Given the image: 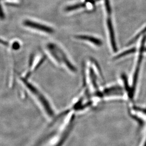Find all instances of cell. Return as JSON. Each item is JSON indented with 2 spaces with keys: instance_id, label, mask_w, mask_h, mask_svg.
<instances>
[{
  "instance_id": "7",
  "label": "cell",
  "mask_w": 146,
  "mask_h": 146,
  "mask_svg": "<svg viewBox=\"0 0 146 146\" xmlns=\"http://www.w3.org/2000/svg\"><path fill=\"white\" fill-rule=\"evenodd\" d=\"M86 4L84 3H79L77 4H73L68 6L65 8V11L67 12H70L74 11L75 10H78L79 9L85 7Z\"/></svg>"
},
{
  "instance_id": "6",
  "label": "cell",
  "mask_w": 146,
  "mask_h": 146,
  "mask_svg": "<svg viewBox=\"0 0 146 146\" xmlns=\"http://www.w3.org/2000/svg\"><path fill=\"white\" fill-rule=\"evenodd\" d=\"M75 38L80 40H85V41L90 42L98 46H100L102 45V42L100 39L93 37L92 36L80 35L75 36Z\"/></svg>"
},
{
  "instance_id": "5",
  "label": "cell",
  "mask_w": 146,
  "mask_h": 146,
  "mask_svg": "<svg viewBox=\"0 0 146 146\" xmlns=\"http://www.w3.org/2000/svg\"><path fill=\"white\" fill-rule=\"evenodd\" d=\"M107 25H108V29L109 31L111 44L112 46V49L114 52H116L117 51V46H116V43L113 27V24H112V21H111L110 18H108L107 19Z\"/></svg>"
},
{
  "instance_id": "10",
  "label": "cell",
  "mask_w": 146,
  "mask_h": 146,
  "mask_svg": "<svg viewBox=\"0 0 146 146\" xmlns=\"http://www.w3.org/2000/svg\"><path fill=\"white\" fill-rule=\"evenodd\" d=\"M1 1V0H0V20L3 21L5 18V15L4 13V11L3 10Z\"/></svg>"
},
{
  "instance_id": "3",
  "label": "cell",
  "mask_w": 146,
  "mask_h": 146,
  "mask_svg": "<svg viewBox=\"0 0 146 146\" xmlns=\"http://www.w3.org/2000/svg\"><path fill=\"white\" fill-rule=\"evenodd\" d=\"M146 40V36H144V37L142 38V40H141V42L138 61H137V65L136 66L134 72L133 77H132V83L131 84V87L134 88H135V86H136L137 80H138L139 73V70H140V67H141V64L142 58H143V54L144 50V46H145Z\"/></svg>"
},
{
  "instance_id": "9",
  "label": "cell",
  "mask_w": 146,
  "mask_h": 146,
  "mask_svg": "<svg viewBox=\"0 0 146 146\" xmlns=\"http://www.w3.org/2000/svg\"><path fill=\"white\" fill-rule=\"evenodd\" d=\"M146 32V27L144 28L143 29H142L141 31L136 36H135L133 38L131 39L130 41L127 44V45H131L133 43H134L139 38V37L141 36H142V35H143L144 33Z\"/></svg>"
},
{
  "instance_id": "14",
  "label": "cell",
  "mask_w": 146,
  "mask_h": 146,
  "mask_svg": "<svg viewBox=\"0 0 146 146\" xmlns=\"http://www.w3.org/2000/svg\"><path fill=\"white\" fill-rule=\"evenodd\" d=\"M141 146H146V139L145 141L144 142V143H143L141 144Z\"/></svg>"
},
{
  "instance_id": "12",
  "label": "cell",
  "mask_w": 146,
  "mask_h": 146,
  "mask_svg": "<svg viewBox=\"0 0 146 146\" xmlns=\"http://www.w3.org/2000/svg\"><path fill=\"white\" fill-rule=\"evenodd\" d=\"M19 44L18 42H14L13 44V48L14 50H18L19 48Z\"/></svg>"
},
{
  "instance_id": "11",
  "label": "cell",
  "mask_w": 146,
  "mask_h": 146,
  "mask_svg": "<svg viewBox=\"0 0 146 146\" xmlns=\"http://www.w3.org/2000/svg\"><path fill=\"white\" fill-rule=\"evenodd\" d=\"M105 5H106V11L108 14H110L111 11L110 5V2L109 0H105Z\"/></svg>"
},
{
  "instance_id": "2",
  "label": "cell",
  "mask_w": 146,
  "mask_h": 146,
  "mask_svg": "<svg viewBox=\"0 0 146 146\" xmlns=\"http://www.w3.org/2000/svg\"><path fill=\"white\" fill-rule=\"evenodd\" d=\"M46 47L51 57L57 65L64 67L70 73L76 72V67L61 48L55 44L52 43L47 44Z\"/></svg>"
},
{
  "instance_id": "1",
  "label": "cell",
  "mask_w": 146,
  "mask_h": 146,
  "mask_svg": "<svg viewBox=\"0 0 146 146\" xmlns=\"http://www.w3.org/2000/svg\"><path fill=\"white\" fill-rule=\"evenodd\" d=\"M19 82L44 118L49 121L56 120L57 114L55 107L44 91L37 84L31 80L29 78L19 76Z\"/></svg>"
},
{
  "instance_id": "4",
  "label": "cell",
  "mask_w": 146,
  "mask_h": 146,
  "mask_svg": "<svg viewBox=\"0 0 146 146\" xmlns=\"http://www.w3.org/2000/svg\"><path fill=\"white\" fill-rule=\"evenodd\" d=\"M23 24L27 27L47 34H52L54 32V29L50 27L47 26V25H44L43 24L40 23L29 19H26L24 21Z\"/></svg>"
},
{
  "instance_id": "13",
  "label": "cell",
  "mask_w": 146,
  "mask_h": 146,
  "mask_svg": "<svg viewBox=\"0 0 146 146\" xmlns=\"http://www.w3.org/2000/svg\"><path fill=\"white\" fill-rule=\"evenodd\" d=\"M0 44L4 46H8V43L4 40L0 38Z\"/></svg>"
},
{
  "instance_id": "8",
  "label": "cell",
  "mask_w": 146,
  "mask_h": 146,
  "mask_svg": "<svg viewBox=\"0 0 146 146\" xmlns=\"http://www.w3.org/2000/svg\"><path fill=\"white\" fill-rule=\"evenodd\" d=\"M136 51V49L135 48H132L130 49L127 50L118 54V55L114 57V59L116 60L122 58V57L125 56L126 55H128V54H133L134 52H135Z\"/></svg>"
}]
</instances>
